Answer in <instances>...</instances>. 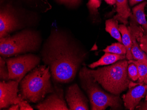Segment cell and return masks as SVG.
Returning a JSON list of instances; mask_svg holds the SVG:
<instances>
[{"label": "cell", "instance_id": "6da1fadb", "mask_svg": "<svg viewBox=\"0 0 147 110\" xmlns=\"http://www.w3.org/2000/svg\"><path fill=\"white\" fill-rule=\"evenodd\" d=\"M40 54L50 69L52 80L59 84L72 82L88 57V52L65 32L57 29L52 30Z\"/></svg>", "mask_w": 147, "mask_h": 110}, {"label": "cell", "instance_id": "7a4b0ae2", "mask_svg": "<svg viewBox=\"0 0 147 110\" xmlns=\"http://www.w3.org/2000/svg\"><path fill=\"white\" fill-rule=\"evenodd\" d=\"M50 69L46 65L37 66L20 83L19 94L28 102L38 103L54 91Z\"/></svg>", "mask_w": 147, "mask_h": 110}, {"label": "cell", "instance_id": "3957f363", "mask_svg": "<svg viewBox=\"0 0 147 110\" xmlns=\"http://www.w3.org/2000/svg\"><path fill=\"white\" fill-rule=\"evenodd\" d=\"M128 61L122 60L112 65L96 70L88 69V71L107 91L119 95L127 89L130 83L128 75Z\"/></svg>", "mask_w": 147, "mask_h": 110}, {"label": "cell", "instance_id": "277c9868", "mask_svg": "<svg viewBox=\"0 0 147 110\" xmlns=\"http://www.w3.org/2000/svg\"><path fill=\"white\" fill-rule=\"evenodd\" d=\"M79 78L82 88L89 97L92 110H105L110 107L111 110L122 108V102L119 95L106 92L100 87L84 65L79 71Z\"/></svg>", "mask_w": 147, "mask_h": 110}, {"label": "cell", "instance_id": "5b68a950", "mask_svg": "<svg viewBox=\"0 0 147 110\" xmlns=\"http://www.w3.org/2000/svg\"><path fill=\"white\" fill-rule=\"evenodd\" d=\"M42 40L38 32L26 29L0 38V55L4 58L37 51Z\"/></svg>", "mask_w": 147, "mask_h": 110}, {"label": "cell", "instance_id": "8992f818", "mask_svg": "<svg viewBox=\"0 0 147 110\" xmlns=\"http://www.w3.org/2000/svg\"><path fill=\"white\" fill-rule=\"evenodd\" d=\"M4 59L9 69V80L19 83L26 74L38 66L41 59L38 56L31 53Z\"/></svg>", "mask_w": 147, "mask_h": 110}, {"label": "cell", "instance_id": "52a82bcc", "mask_svg": "<svg viewBox=\"0 0 147 110\" xmlns=\"http://www.w3.org/2000/svg\"><path fill=\"white\" fill-rule=\"evenodd\" d=\"M19 82L13 80L0 82V109L19 104L24 99L19 93Z\"/></svg>", "mask_w": 147, "mask_h": 110}, {"label": "cell", "instance_id": "ba28073f", "mask_svg": "<svg viewBox=\"0 0 147 110\" xmlns=\"http://www.w3.org/2000/svg\"><path fill=\"white\" fill-rule=\"evenodd\" d=\"M54 91L48 95L45 99L35 106L38 110H68L69 107L64 98V92L59 83L53 82Z\"/></svg>", "mask_w": 147, "mask_h": 110}, {"label": "cell", "instance_id": "9c48e42d", "mask_svg": "<svg viewBox=\"0 0 147 110\" xmlns=\"http://www.w3.org/2000/svg\"><path fill=\"white\" fill-rule=\"evenodd\" d=\"M21 21L9 7L2 9L0 12V38L9 36L11 33L21 29Z\"/></svg>", "mask_w": 147, "mask_h": 110}, {"label": "cell", "instance_id": "30bf717a", "mask_svg": "<svg viewBox=\"0 0 147 110\" xmlns=\"http://www.w3.org/2000/svg\"><path fill=\"white\" fill-rule=\"evenodd\" d=\"M65 100L70 110H89V100L77 84L69 86L66 91Z\"/></svg>", "mask_w": 147, "mask_h": 110}, {"label": "cell", "instance_id": "8fae6325", "mask_svg": "<svg viewBox=\"0 0 147 110\" xmlns=\"http://www.w3.org/2000/svg\"><path fill=\"white\" fill-rule=\"evenodd\" d=\"M140 84L130 88L128 92L122 97L125 108L133 110L138 105L140 102L144 97L147 90V85Z\"/></svg>", "mask_w": 147, "mask_h": 110}, {"label": "cell", "instance_id": "7c38bea8", "mask_svg": "<svg viewBox=\"0 0 147 110\" xmlns=\"http://www.w3.org/2000/svg\"><path fill=\"white\" fill-rule=\"evenodd\" d=\"M130 32V37L132 41V45L131 52L133 56V60H143L147 61V55L143 51L141 50L138 43L136 40L135 29L132 22H130V27H128Z\"/></svg>", "mask_w": 147, "mask_h": 110}, {"label": "cell", "instance_id": "4fadbf2b", "mask_svg": "<svg viewBox=\"0 0 147 110\" xmlns=\"http://www.w3.org/2000/svg\"><path fill=\"white\" fill-rule=\"evenodd\" d=\"M116 4L117 14L113 19L126 25L128 23V19L131 15L127 0H116Z\"/></svg>", "mask_w": 147, "mask_h": 110}, {"label": "cell", "instance_id": "5bb4252c", "mask_svg": "<svg viewBox=\"0 0 147 110\" xmlns=\"http://www.w3.org/2000/svg\"><path fill=\"white\" fill-rule=\"evenodd\" d=\"M126 57L125 55H119L110 53H105V55L97 61L93 62L88 65L91 69H94L102 65H109L113 64L117 61L124 60Z\"/></svg>", "mask_w": 147, "mask_h": 110}, {"label": "cell", "instance_id": "9a60e30c", "mask_svg": "<svg viewBox=\"0 0 147 110\" xmlns=\"http://www.w3.org/2000/svg\"><path fill=\"white\" fill-rule=\"evenodd\" d=\"M147 4V2L144 1L133 9V16L137 23L142 27L146 35H147V21L144 13V8Z\"/></svg>", "mask_w": 147, "mask_h": 110}, {"label": "cell", "instance_id": "2e32d148", "mask_svg": "<svg viewBox=\"0 0 147 110\" xmlns=\"http://www.w3.org/2000/svg\"><path fill=\"white\" fill-rule=\"evenodd\" d=\"M119 29L122 36V43L125 46L127 50L126 59L129 61L133 60L131 52L132 43L128 28L125 25L121 24L119 25Z\"/></svg>", "mask_w": 147, "mask_h": 110}, {"label": "cell", "instance_id": "e0dca14e", "mask_svg": "<svg viewBox=\"0 0 147 110\" xmlns=\"http://www.w3.org/2000/svg\"><path fill=\"white\" fill-rule=\"evenodd\" d=\"M131 21L133 23L136 33V40L141 50L147 55V35L144 34V31L141 25H138L134 17L131 15Z\"/></svg>", "mask_w": 147, "mask_h": 110}, {"label": "cell", "instance_id": "ac0fdd59", "mask_svg": "<svg viewBox=\"0 0 147 110\" xmlns=\"http://www.w3.org/2000/svg\"><path fill=\"white\" fill-rule=\"evenodd\" d=\"M118 21L114 19L106 20L105 22V30L110 33L111 36L116 39L119 42L122 43V36L119 29Z\"/></svg>", "mask_w": 147, "mask_h": 110}, {"label": "cell", "instance_id": "d6986e66", "mask_svg": "<svg viewBox=\"0 0 147 110\" xmlns=\"http://www.w3.org/2000/svg\"><path fill=\"white\" fill-rule=\"evenodd\" d=\"M130 63H134L137 66L138 72L139 84H144V80L147 75V61L131 60L128 61V64Z\"/></svg>", "mask_w": 147, "mask_h": 110}, {"label": "cell", "instance_id": "ffe728a7", "mask_svg": "<svg viewBox=\"0 0 147 110\" xmlns=\"http://www.w3.org/2000/svg\"><path fill=\"white\" fill-rule=\"evenodd\" d=\"M105 53H110L119 55H125L127 53V50L123 44L120 43H113L108 46L103 50Z\"/></svg>", "mask_w": 147, "mask_h": 110}, {"label": "cell", "instance_id": "44dd1931", "mask_svg": "<svg viewBox=\"0 0 147 110\" xmlns=\"http://www.w3.org/2000/svg\"><path fill=\"white\" fill-rule=\"evenodd\" d=\"M0 79L1 81H8L9 78V72L5 59L0 57Z\"/></svg>", "mask_w": 147, "mask_h": 110}, {"label": "cell", "instance_id": "7402d4cb", "mask_svg": "<svg viewBox=\"0 0 147 110\" xmlns=\"http://www.w3.org/2000/svg\"><path fill=\"white\" fill-rule=\"evenodd\" d=\"M128 75L129 77L134 81L138 79V72L137 66L134 63H130L128 66Z\"/></svg>", "mask_w": 147, "mask_h": 110}, {"label": "cell", "instance_id": "603a6c76", "mask_svg": "<svg viewBox=\"0 0 147 110\" xmlns=\"http://www.w3.org/2000/svg\"><path fill=\"white\" fill-rule=\"evenodd\" d=\"M20 110H33L34 108L30 105L28 102L26 100H23L19 103Z\"/></svg>", "mask_w": 147, "mask_h": 110}, {"label": "cell", "instance_id": "cb8c5ba5", "mask_svg": "<svg viewBox=\"0 0 147 110\" xmlns=\"http://www.w3.org/2000/svg\"><path fill=\"white\" fill-rule=\"evenodd\" d=\"M58 1L62 3H65V4L72 6L78 5L81 1V0H58Z\"/></svg>", "mask_w": 147, "mask_h": 110}, {"label": "cell", "instance_id": "d4e9b609", "mask_svg": "<svg viewBox=\"0 0 147 110\" xmlns=\"http://www.w3.org/2000/svg\"><path fill=\"white\" fill-rule=\"evenodd\" d=\"M8 110H20V106L19 104H16V105H13L11 106L10 107L8 108Z\"/></svg>", "mask_w": 147, "mask_h": 110}, {"label": "cell", "instance_id": "484cf974", "mask_svg": "<svg viewBox=\"0 0 147 110\" xmlns=\"http://www.w3.org/2000/svg\"><path fill=\"white\" fill-rule=\"evenodd\" d=\"M143 1H144V0H129V4L131 6L134 5L138 3L139 2Z\"/></svg>", "mask_w": 147, "mask_h": 110}, {"label": "cell", "instance_id": "4316f807", "mask_svg": "<svg viewBox=\"0 0 147 110\" xmlns=\"http://www.w3.org/2000/svg\"><path fill=\"white\" fill-rule=\"evenodd\" d=\"M138 108V110H147V101H146V102L144 103L141 105V107L140 106Z\"/></svg>", "mask_w": 147, "mask_h": 110}, {"label": "cell", "instance_id": "83f0119b", "mask_svg": "<svg viewBox=\"0 0 147 110\" xmlns=\"http://www.w3.org/2000/svg\"><path fill=\"white\" fill-rule=\"evenodd\" d=\"M105 1L110 5H114L116 3V0H105Z\"/></svg>", "mask_w": 147, "mask_h": 110}, {"label": "cell", "instance_id": "f1b7e54d", "mask_svg": "<svg viewBox=\"0 0 147 110\" xmlns=\"http://www.w3.org/2000/svg\"><path fill=\"white\" fill-rule=\"evenodd\" d=\"M143 84H145V85H147V75L144 79L143 81Z\"/></svg>", "mask_w": 147, "mask_h": 110}, {"label": "cell", "instance_id": "f546056e", "mask_svg": "<svg viewBox=\"0 0 147 110\" xmlns=\"http://www.w3.org/2000/svg\"><path fill=\"white\" fill-rule=\"evenodd\" d=\"M146 101H147V90L146 92Z\"/></svg>", "mask_w": 147, "mask_h": 110}]
</instances>
